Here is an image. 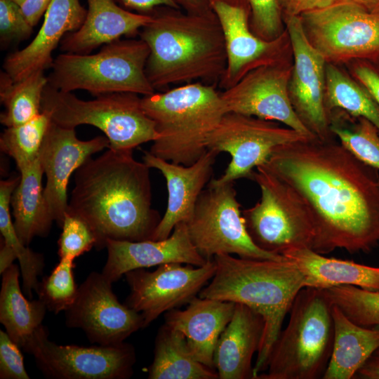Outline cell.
<instances>
[{"instance_id":"1","label":"cell","mask_w":379,"mask_h":379,"mask_svg":"<svg viewBox=\"0 0 379 379\" xmlns=\"http://www.w3.org/2000/svg\"><path fill=\"white\" fill-rule=\"evenodd\" d=\"M264 166L285 182L305 208L312 249L368 253L379 244L378 171L339 141L317 137L276 147Z\"/></svg>"},{"instance_id":"2","label":"cell","mask_w":379,"mask_h":379,"mask_svg":"<svg viewBox=\"0 0 379 379\" xmlns=\"http://www.w3.org/2000/svg\"><path fill=\"white\" fill-rule=\"evenodd\" d=\"M149 169L134 158L133 150L108 148L74 172L67 213L88 225L97 250L109 240L152 239L161 218L152 206Z\"/></svg>"},{"instance_id":"3","label":"cell","mask_w":379,"mask_h":379,"mask_svg":"<svg viewBox=\"0 0 379 379\" xmlns=\"http://www.w3.org/2000/svg\"><path fill=\"white\" fill-rule=\"evenodd\" d=\"M149 14L152 20L138 35L149 48L145 73L155 91L195 82L217 86L227 55L215 13L191 14L159 6Z\"/></svg>"},{"instance_id":"4","label":"cell","mask_w":379,"mask_h":379,"mask_svg":"<svg viewBox=\"0 0 379 379\" xmlns=\"http://www.w3.org/2000/svg\"><path fill=\"white\" fill-rule=\"evenodd\" d=\"M213 259L215 274L199 296L244 304L264 319L263 338L253 365V379H257L265 371L284 318L305 287L304 277L287 259H249L229 254L216 255Z\"/></svg>"},{"instance_id":"5","label":"cell","mask_w":379,"mask_h":379,"mask_svg":"<svg viewBox=\"0 0 379 379\" xmlns=\"http://www.w3.org/2000/svg\"><path fill=\"white\" fill-rule=\"evenodd\" d=\"M142 106L158 133L149 152L185 166L207 152L208 135L227 112L216 86L200 82L145 95Z\"/></svg>"},{"instance_id":"6","label":"cell","mask_w":379,"mask_h":379,"mask_svg":"<svg viewBox=\"0 0 379 379\" xmlns=\"http://www.w3.org/2000/svg\"><path fill=\"white\" fill-rule=\"evenodd\" d=\"M331 303L324 290L304 287L295 296L289 320L257 379L323 378L333 344Z\"/></svg>"},{"instance_id":"7","label":"cell","mask_w":379,"mask_h":379,"mask_svg":"<svg viewBox=\"0 0 379 379\" xmlns=\"http://www.w3.org/2000/svg\"><path fill=\"white\" fill-rule=\"evenodd\" d=\"M149 55L140 38L117 40L95 54L62 53L53 60L48 84L64 92L85 90L94 96L122 92L149 95L156 92L145 73Z\"/></svg>"},{"instance_id":"8","label":"cell","mask_w":379,"mask_h":379,"mask_svg":"<svg viewBox=\"0 0 379 379\" xmlns=\"http://www.w3.org/2000/svg\"><path fill=\"white\" fill-rule=\"evenodd\" d=\"M41 111L62 127L87 124L99 128L109 140V148L115 150H133L158 138L155 123L142 108V98L133 93H113L84 100L47 84Z\"/></svg>"},{"instance_id":"9","label":"cell","mask_w":379,"mask_h":379,"mask_svg":"<svg viewBox=\"0 0 379 379\" xmlns=\"http://www.w3.org/2000/svg\"><path fill=\"white\" fill-rule=\"evenodd\" d=\"M252 180L260 187V199L242 215L253 243L279 255L293 248H312V222L293 190L264 166L255 168Z\"/></svg>"},{"instance_id":"10","label":"cell","mask_w":379,"mask_h":379,"mask_svg":"<svg viewBox=\"0 0 379 379\" xmlns=\"http://www.w3.org/2000/svg\"><path fill=\"white\" fill-rule=\"evenodd\" d=\"M240 207L234 182H208L197 201L191 218L186 222L190 239L199 254L207 260L219 254L285 260L284 255L263 251L253 243Z\"/></svg>"},{"instance_id":"11","label":"cell","mask_w":379,"mask_h":379,"mask_svg":"<svg viewBox=\"0 0 379 379\" xmlns=\"http://www.w3.org/2000/svg\"><path fill=\"white\" fill-rule=\"evenodd\" d=\"M310 138L276 121L234 112H226L206 141L208 149L227 152L231 160L224 173L210 181L214 184L253 178L255 168L266 164L281 145Z\"/></svg>"},{"instance_id":"12","label":"cell","mask_w":379,"mask_h":379,"mask_svg":"<svg viewBox=\"0 0 379 379\" xmlns=\"http://www.w3.org/2000/svg\"><path fill=\"white\" fill-rule=\"evenodd\" d=\"M300 18L310 42L326 60L342 61L379 51V13L350 0Z\"/></svg>"},{"instance_id":"13","label":"cell","mask_w":379,"mask_h":379,"mask_svg":"<svg viewBox=\"0 0 379 379\" xmlns=\"http://www.w3.org/2000/svg\"><path fill=\"white\" fill-rule=\"evenodd\" d=\"M213 259L203 266L171 262L159 265L154 271L145 268L131 270L124 275L130 293L124 304L140 313L144 328L161 314L190 303L215 274Z\"/></svg>"},{"instance_id":"14","label":"cell","mask_w":379,"mask_h":379,"mask_svg":"<svg viewBox=\"0 0 379 379\" xmlns=\"http://www.w3.org/2000/svg\"><path fill=\"white\" fill-rule=\"evenodd\" d=\"M31 354L44 376L52 379H127L136 360L130 344L58 345L49 340L44 326L36 335Z\"/></svg>"},{"instance_id":"15","label":"cell","mask_w":379,"mask_h":379,"mask_svg":"<svg viewBox=\"0 0 379 379\" xmlns=\"http://www.w3.org/2000/svg\"><path fill=\"white\" fill-rule=\"evenodd\" d=\"M102 272H91L78 286L74 303L65 311V324L81 329L92 343L116 345L144 328L141 314L121 303Z\"/></svg>"},{"instance_id":"16","label":"cell","mask_w":379,"mask_h":379,"mask_svg":"<svg viewBox=\"0 0 379 379\" xmlns=\"http://www.w3.org/2000/svg\"><path fill=\"white\" fill-rule=\"evenodd\" d=\"M290 69L277 60L248 72L220 92L227 112L282 123L302 134L316 137L296 114L290 99Z\"/></svg>"},{"instance_id":"17","label":"cell","mask_w":379,"mask_h":379,"mask_svg":"<svg viewBox=\"0 0 379 379\" xmlns=\"http://www.w3.org/2000/svg\"><path fill=\"white\" fill-rule=\"evenodd\" d=\"M283 20L294 56L288 84L291 104L312 134L321 140L331 139L325 106L326 60L310 42L300 16H284Z\"/></svg>"},{"instance_id":"18","label":"cell","mask_w":379,"mask_h":379,"mask_svg":"<svg viewBox=\"0 0 379 379\" xmlns=\"http://www.w3.org/2000/svg\"><path fill=\"white\" fill-rule=\"evenodd\" d=\"M106 136L79 140L75 128L60 126L53 121L39 152V160L46 182L44 194L53 220L61 227L68 207L69 180L88 158L105 148Z\"/></svg>"},{"instance_id":"19","label":"cell","mask_w":379,"mask_h":379,"mask_svg":"<svg viewBox=\"0 0 379 379\" xmlns=\"http://www.w3.org/2000/svg\"><path fill=\"white\" fill-rule=\"evenodd\" d=\"M224 35L227 65L218 86L226 90L248 72L276 61L282 35L267 41L258 36L250 26L251 7L247 0H210Z\"/></svg>"},{"instance_id":"20","label":"cell","mask_w":379,"mask_h":379,"mask_svg":"<svg viewBox=\"0 0 379 379\" xmlns=\"http://www.w3.org/2000/svg\"><path fill=\"white\" fill-rule=\"evenodd\" d=\"M218 153L211 149L190 165L174 164L144 152L142 161L150 168H156L164 175L168 190L166 211L157 225L152 240L168 237L175 225L187 222L197 201L212 179L213 165Z\"/></svg>"},{"instance_id":"21","label":"cell","mask_w":379,"mask_h":379,"mask_svg":"<svg viewBox=\"0 0 379 379\" xmlns=\"http://www.w3.org/2000/svg\"><path fill=\"white\" fill-rule=\"evenodd\" d=\"M105 248L107 259L102 273L112 283L135 269L171 262L201 267L208 262L192 244L185 222L177 224L171 235L162 240H109Z\"/></svg>"},{"instance_id":"22","label":"cell","mask_w":379,"mask_h":379,"mask_svg":"<svg viewBox=\"0 0 379 379\" xmlns=\"http://www.w3.org/2000/svg\"><path fill=\"white\" fill-rule=\"evenodd\" d=\"M87 9L79 0H52L36 36L25 48L8 55L3 63L4 71L14 81L33 72L51 68L52 53L65 36L83 25Z\"/></svg>"},{"instance_id":"23","label":"cell","mask_w":379,"mask_h":379,"mask_svg":"<svg viewBox=\"0 0 379 379\" xmlns=\"http://www.w3.org/2000/svg\"><path fill=\"white\" fill-rule=\"evenodd\" d=\"M234 307L233 302L197 296L185 310L166 312L165 324L185 335L196 360L215 369V347L233 316Z\"/></svg>"},{"instance_id":"24","label":"cell","mask_w":379,"mask_h":379,"mask_svg":"<svg viewBox=\"0 0 379 379\" xmlns=\"http://www.w3.org/2000/svg\"><path fill=\"white\" fill-rule=\"evenodd\" d=\"M262 316L235 303L233 316L218 340L214 366L220 379H253L252 359L263 338Z\"/></svg>"},{"instance_id":"25","label":"cell","mask_w":379,"mask_h":379,"mask_svg":"<svg viewBox=\"0 0 379 379\" xmlns=\"http://www.w3.org/2000/svg\"><path fill=\"white\" fill-rule=\"evenodd\" d=\"M87 14L81 27L65 36L60 50L65 53L89 54L102 44L135 36L151 21L149 14L133 13L114 0H86Z\"/></svg>"},{"instance_id":"26","label":"cell","mask_w":379,"mask_h":379,"mask_svg":"<svg viewBox=\"0 0 379 379\" xmlns=\"http://www.w3.org/2000/svg\"><path fill=\"white\" fill-rule=\"evenodd\" d=\"M282 255L302 274L305 287L325 290L340 285H352L379 291V267L326 258L306 247L290 248Z\"/></svg>"},{"instance_id":"27","label":"cell","mask_w":379,"mask_h":379,"mask_svg":"<svg viewBox=\"0 0 379 379\" xmlns=\"http://www.w3.org/2000/svg\"><path fill=\"white\" fill-rule=\"evenodd\" d=\"M334 337L324 379H350L379 348V326L364 327L331 304Z\"/></svg>"},{"instance_id":"28","label":"cell","mask_w":379,"mask_h":379,"mask_svg":"<svg viewBox=\"0 0 379 379\" xmlns=\"http://www.w3.org/2000/svg\"><path fill=\"white\" fill-rule=\"evenodd\" d=\"M20 274V270L15 264L1 274L0 322L20 349L31 354L48 310L39 298L29 300L24 296L19 283Z\"/></svg>"},{"instance_id":"29","label":"cell","mask_w":379,"mask_h":379,"mask_svg":"<svg viewBox=\"0 0 379 379\" xmlns=\"http://www.w3.org/2000/svg\"><path fill=\"white\" fill-rule=\"evenodd\" d=\"M19 171L20 180L11 199L13 222L20 241L28 246L35 237L48 236L54 220L44 194L39 157Z\"/></svg>"},{"instance_id":"30","label":"cell","mask_w":379,"mask_h":379,"mask_svg":"<svg viewBox=\"0 0 379 379\" xmlns=\"http://www.w3.org/2000/svg\"><path fill=\"white\" fill-rule=\"evenodd\" d=\"M149 379H218V372L200 363L190 352L185 335L166 324L158 331Z\"/></svg>"},{"instance_id":"31","label":"cell","mask_w":379,"mask_h":379,"mask_svg":"<svg viewBox=\"0 0 379 379\" xmlns=\"http://www.w3.org/2000/svg\"><path fill=\"white\" fill-rule=\"evenodd\" d=\"M48 78L44 71H37L14 81L4 71L0 74V100L5 111L0 122L6 127L25 124L41 112V101Z\"/></svg>"},{"instance_id":"32","label":"cell","mask_w":379,"mask_h":379,"mask_svg":"<svg viewBox=\"0 0 379 379\" xmlns=\"http://www.w3.org/2000/svg\"><path fill=\"white\" fill-rule=\"evenodd\" d=\"M325 106L328 113L343 110L354 117L371 121L379 131V105L364 86L361 87L335 66H326Z\"/></svg>"},{"instance_id":"33","label":"cell","mask_w":379,"mask_h":379,"mask_svg":"<svg viewBox=\"0 0 379 379\" xmlns=\"http://www.w3.org/2000/svg\"><path fill=\"white\" fill-rule=\"evenodd\" d=\"M19 180L20 176L0 182V232L3 242L12 248L20 262L23 292L32 298L39 283L38 277L43 272L44 260L41 254L32 251L20 241L13 226L9 204Z\"/></svg>"},{"instance_id":"34","label":"cell","mask_w":379,"mask_h":379,"mask_svg":"<svg viewBox=\"0 0 379 379\" xmlns=\"http://www.w3.org/2000/svg\"><path fill=\"white\" fill-rule=\"evenodd\" d=\"M51 122L50 114L41 111L25 124L6 127L0 137L1 152L14 159L19 170L27 166L38 158Z\"/></svg>"},{"instance_id":"35","label":"cell","mask_w":379,"mask_h":379,"mask_svg":"<svg viewBox=\"0 0 379 379\" xmlns=\"http://www.w3.org/2000/svg\"><path fill=\"white\" fill-rule=\"evenodd\" d=\"M324 291L330 302L353 322L364 327L379 326V291L352 285H340Z\"/></svg>"},{"instance_id":"36","label":"cell","mask_w":379,"mask_h":379,"mask_svg":"<svg viewBox=\"0 0 379 379\" xmlns=\"http://www.w3.org/2000/svg\"><path fill=\"white\" fill-rule=\"evenodd\" d=\"M353 124H343L329 117L331 133L356 158L379 171V131L368 120L357 117Z\"/></svg>"},{"instance_id":"37","label":"cell","mask_w":379,"mask_h":379,"mask_svg":"<svg viewBox=\"0 0 379 379\" xmlns=\"http://www.w3.org/2000/svg\"><path fill=\"white\" fill-rule=\"evenodd\" d=\"M74 260L60 258L51 273L39 281L36 289L39 299L54 314L66 311L74 302L78 292L75 284Z\"/></svg>"},{"instance_id":"38","label":"cell","mask_w":379,"mask_h":379,"mask_svg":"<svg viewBox=\"0 0 379 379\" xmlns=\"http://www.w3.org/2000/svg\"><path fill=\"white\" fill-rule=\"evenodd\" d=\"M58 239L60 258H75L95 247L96 239L88 225L77 215L66 213Z\"/></svg>"},{"instance_id":"39","label":"cell","mask_w":379,"mask_h":379,"mask_svg":"<svg viewBox=\"0 0 379 379\" xmlns=\"http://www.w3.org/2000/svg\"><path fill=\"white\" fill-rule=\"evenodd\" d=\"M251 7L250 26L258 36L271 41L282 35L283 16L278 0H247Z\"/></svg>"},{"instance_id":"40","label":"cell","mask_w":379,"mask_h":379,"mask_svg":"<svg viewBox=\"0 0 379 379\" xmlns=\"http://www.w3.org/2000/svg\"><path fill=\"white\" fill-rule=\"evenodd\" d=\"M33 27L23 15L20 5L13 0H0V41L8 45L27 39Z\"/></svg>"},{"instance_id":"41","label":"cell","mask_w":379,"mask_h":379,"mask_svg":"<svg viewBox=\"0 0 379 379\" xmlns=\"http://www.w3.org/2000/svg\"><path fill=\"white\" fill-rule=\"evenodd\" d=\"M0 378L29 379L20 347L6 331H0Z\"/></svg>"},{"instance_id":"42","label":"cell","mask_w":379,"mask_h":379,"mask_svg":"<svg viewBox=\"0 0 379 379\" xmlns=\"http://www.w3.org/2000/svg\"><path fill=\"white\" fill-rule=\"evenodd\" d=\"M347 0H278L282 16H300Z\"/></svg>"},{"instance_id":"43","label":"cell","mask_w":379,"mask_h":379,"mask_svg":"<svg viewBox=\"0 0 379 379\" xmlns=\"http://www.w3.org/2000/svg\"><path fill=\"white\" fill-rule=\"evenodd\" d=\"M126 9L135 11L138 13L149 14L155 8L168 6L181 9L178 0H118Z\"/></svg>"},{"instance_id":"44","label":"cell","mask_w":379,"mask_h":379,"mask_svg":"<svg viewBox=\"0 0 379 379\" xmlns=\"http://www.w3.org/2000/svg\"><path fill=\"white\" fill-rule=\"evenodd\" d=\"M52 0H24L20 4L22 12L29 24L34 27L45 14Z\"/></svg>"},{"instance_id":"45","label":"cell","mask_w":379,"mask_h":379,"mask_svg":"<svg viewBox=\"0 0 379 379\" xmlns=\"http://www.w3.org/2000/svg\"><path fill=\"white\" fill-rule=\"evenodd\" d=\"M355 74L379 105V74L366 66L355 69Z\"/></svg>"},{"instance_id":"46","label":"cell","mask_w":379,"mask_h":379,"mask_svg":"<svg viewBox=\"0 0 379 379\" xmlns=\"http://www.w3.org/2000/svg\"><path fill=\"white\" fill-rule=\"evenodd\" d=\"M185 12L191 14L204 15L213 13L210 0H178Z\"/></svg>"},{"instance_id":"47","label":"cell","mask_w":379,"mask_h":379,"mask_svg":"<svg viewBox=\"0 0 379 379\" xmlns=\"http://www.w3.org/2000/svg\"><path fill=\"white\" fill-rule=\"evenodd\" d=\"M357 375L363 378L379 379V359L371 356L359 369Z\"/></svg>"},{"instance_id":"48","label":"cell","mask_w":379,"mask_h":379,"mask_svg":"<svg viewBox=\"0 0 379 379\" xmlns=\"http://www.w3.org/2000/svg\"><path fill=\"white\" fill-rule=\"evenodd\" d=\"M15 259L17 258L12 248L2 241L0 250V274H3L11 267Z\"/></svg>"},{"instance_id":"49","label":"cell","mask_w":379,"mask_h":379,"mask_svg":"<svg viewBox=\"0 0 379 379\" xmlns=\"http://www.w3.org/2000/svg\"><path fill=\"white\" fill-rule=\"evenodd\" d=\"M367 11L379 13V0H350Z\"/></svg>"},{"instance_id":"50","label":"cell","mask_w":379,"mask_h":379,"mask_svg":"<svg viewBox=\"0 0 379 379\" xmlns=\"http://www.w3.org/2000/svg\"><path fill=\"white\" fill-rule=\"evenodd\" d=\"M372 356L379 359V348L372 354Z\"/></svg>"},{"instance_id":"51","label":"cell","mask_w":379,"mask_h":379,"mask_svg":"<svg viewBox=\"0 0 379 379\" xmlns=\"http://www.w3.org/2000/svg\"><path fill=\"white\" fill-rule=\"evenodd\" d=\"M13 1H15L16 3H18L20 5L24 1V0H13Z\"/></svg>"}]
</instances>
